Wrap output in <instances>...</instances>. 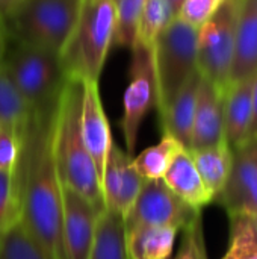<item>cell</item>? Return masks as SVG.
<instances>
[{"label":"cell","mask_w":257,"mask_h":259,"mask_svg":"<svg viewBox=\"0 0 257 259\" xmlns=\"http://www.w3.org/2000/svg\"><path fill=\"white\" fill-rule=\"evenodd\" d=\"M55 108L32 112L14 179L21 223L48 258L68 259L62 229V182L52 140Z\"/></svg>","instance_id":"6da1fadb"},{"label":"cell","mask_w":257,"mask_h":259,"mask_svg":"<svg viewBox=\"0 0 257 259\" xmlns=\"http://www.w3.org/2000/svg\"><path fill=\"white\" fill-rule=\"evenodd\" d=\"M83 82L65 79L53 115V155L61 182L106 208L94 161L86 150L80 131Z\"/></svg>","instance_id":"7a4b0ae2"},{"label":"cell","mask_w":257,"mask_h":259,"mask_svg":"<svg viewBox=\"0 0 257 259\" xmlns=\"http://www.w3.org/2000/svg\"><path fill=\"white\" fill-rule=\"evenodd\" d=\"M114 0H82L71 35L59 55L67 79L100 80L115 38Z\"/></svg>","instance_id":"3957f363"},{"label":"cell","mask_w":257,"mask_h":259,"mask_svg":"<svg viewBox=\"0 0 257 259\" xmlns=\"http://www.w3.org/2000/svg\"><path fill=\"white\" fill-rule=\"evenodd\" d=\"M82 0H17L3 17L11 39L61 55Z\"/></svg>","instance_id":"277c9868"},{"label":"cell","mask_w":257,"mask_h":259,"mask_svg":"<svg viewBox=\"0 0 257 259\" xmlns=\"http://www.w3.org/2000/svg\"><path fill=\"white\" fill-rule=\"evenodd\" d=\"M2 67L32 112L56 105L67 79L59 55L8 36Z\"/></svg>","instance_id":"5b68a950"},{"label":"cell","mask_w":257,"mask_h":259,"mask_svg":"<svg viewBox=\"0 0 257 259\" xmlns=\"http://www.w3.org/2000/svg\"><path fill=\"white\" fill-rule=\"evenodd\" d=\"M198 29L177 17L165 27L153 46V64L158 83L159 114L170 105L182 87L197 73Z\"/></svg>","instance_id":"8992f818"},{"label":"cell","mask_w":257,"mask_h":259,"mask_svg":"<svg viewBox=\"0 0 257 259\" xmlns=\"http://www.w3.org/2000/svg\"><path fill=\"white\" fill-rule=\"evenodd\" d=\"M238 11L239 0H224L197 35V70L221 91L230 83Z\"/></svg>","instance_id":"52a82bcc"},{"label":"cell","mask_w":257,"mask_h":259,"mask_svg":"<svg viewBox=\"0 0 257 259\" xmlns=\"http://www.w3.org/2000/svg\"><path fill=\"white\" fill-rule=\"evenodd\" d=\"M130 52L132 58L127 73V87L123 96L120 127L126 143V153L132 156L145 115L158 106V83L153 52L141 44H135Z\"/></svg>","instance_id":"ba28073f"},{"label":"cell","mask_w":257,"mask_h":259,"mask_svg":"<svg viewBox=\"0 0 257 259\" xmlns=\"http://www.w3.org/2000/svg\"><path fill=\"white\" fill-rule=\"evenodd\" d=\"M200 215L201 211L180 200L162 179L145 181L135 205L124 219L126 234L151 226H168L180 231Z\"/></svg>","instance_id":"9c48e42d"},{"label":"cell","mask_w":257,"mask_h":259,"mask_svg":"<svg viewBox=\"0 0 257 259\" xmlns=\"http://www.w3.org/2000/svg\"><path fill=\"white\" fill-rule=\"evenodd\" d=\"M105 209L62 184V229L68 259L89 258Z\"/></svg>","instance_id":"30bf717a"},{"label":"cell","mask_w":257,"mask_h":259,"mask_svg":"<svg viewBox=\"0 0 257 259\" xmlns=\"http://www.w3.org/2000/svg\"><path fill=\"white\" fill-rule=\"evenodd\" d=\"M215 200L229 215H257V141L233 150L232 173Z\"/></svg>","instance_id":"8fae6325"},{"label":"cell","mask_w":257,"mask_h":259,"mask_svg":"<svg viewBox=\"0 0 257 259\" xmlns=\"http://www.w3.org/2000/svg\"><path fill=\"white\" fill-rule=\"evenodd\" d=\"M132 158L133 156L123 152L114 143L101 178V193L106 209L118 212L123 219L129 215L145 182L135 170Z\"/></svg>","instance_id":"7c38bea8"},{"label":"cell","mask_w":257,"mask_h":259,"mask_svg":"<svg viewBox=\"0 0 257 259\" xmlns=\"http://www.w3.org/2000/svg\"><path fill=\"white\" fill-rule=\"evenodd\" d=\"M80 131L82 138L89 152L98 179L101 185V178L106 167V159L114 146L111 126L103 108V102L100 97L98 82L88 80L83 82L82 91V106H80Z\"/></svg>","instance_id":"4fadbf2b"},{"label":"cell","mask_w":257,"mask_h":259,"mask_svg":"<svg viewBox=\"0 0 257 259\" xmlns=\"http://www.w3.org/2000/svg\"><path fill=\"white\" fill-rule=\"evenodd\" d=\"M221 143H227L224 135V91L201 76L189 150L214 147Z\"/></svg>","instance_id":"5bb4252c"},{"label":"cell","mask_w":257,"mask_h":259,"mask_svg":"<svg viewBox=\"0 0 257 259\" xmlns=\"http://www.w3.org/2000/svg\"><path fill=\"white\" fill-rule=\"evenodd\" d=\"M257 74V0H239L230 83Z\"/></svg>","instance_id":"9a60e30c"},{"label":"cell","mask_w":257,"mask_h":259,"mask_svg":"<svg viewBox=\"0 0 257 259\" xmlns=\"http://www.w3.org/2000/svg\"><path fill=\"white\" fill-rule=\"evenodd\" d=\"M253 79L232 83L224 91V135L233 150L248 143L253 118Z\"/></svg>","instance_id":"2e32d148"},{"label":"cell","mask_w":257,"mask_h":259,"mask_svg":"<svg viewBox=\"0 0 257 259\" xmlns=\"http://www.w3.org/2000/svg\"><path fill=\"white\" fill-rule=\"evenodd\" d=\"M200 82L201 74L197 71L182 87V90L176 94L170 105L161 112L164 134L176 138L186 150H189L191 147V134Z\"/></svg>","instance_id":"e0dca14e"},{"label":"cell","mask_w":257,"mask_h":259,"mask_svg":"<svg viewBox=\"0 0 257 259\" xmlns=\"http://www.w3.org/2000/svg\"><path fill=\"white\" fill-rule=\"evenodd\" d=\"M162 181L180 200L194 209L201 211L203 206L214 200L194 164L191 152L186 149L174 158Z\"/></svg>","instance_id":"ac0fdd59"},{"label":"cell","mask_w":257,"mask_h":259,"mask_svg":"<svg viewBox=\"0 0 257 259\" xmlns=\"http://www.w3.org/2000/svg\"><path fill=\"white\" fill-rule=\"evenodd\" d=\"M189 152L208 191L215 200L232 173L233 149L229 146V143H221L214 147Z\"/></svg>","instance_id":"d6986e66"},{"label":"cell","mask_w":257,"mask_h":259,"mask_svg":"<svg viewBox=\"0 0 257 259\" xmlns=\"http://www.w3.org/2000/svg\"><path fill=\"white\" fill-rule=\"evenodd\" d=\"M88 259H130L124 219L118 212L103 211Z\"/></svg>","instance_id":"ffe728a7"},{"label":"cell","mask_w":257,"mask_h":259,"mask_svg":"<svg viewBox=\"0 0 257 259\" xmlns=\"http://www.w3.org/2000/svg\"><path fill=\"white\" fill-rule=\"evenodd\" d=\"M179 229L168 226L139 228L127 234L130 259H170Z\"/></svg>","instance_id":"44dd1931"},{"label":"cell","mask_w":257,"mask_h":259,"mask_svg":"<svg viewBox=\"0 0 257 259\" xmlns=\"http://www.w3.org/2000/svg\"><path fill=\"white\" fill-rule=\"evenodd\" d=\"M30 117L32 109L0 64V129L12 132L21 140Z\"/></svg>","instance_id":"7402d4cb"},{"label":"cell","mask_w":257,"mask_h":259,"mask_svg":"<svg viewBox=\"0 0 257 259\" xmlns=\"http://www.w3.org/2000/svg\"><path fill=\"white\" fill-rule=\"evenodd\" d=\"M183 149L176 138L164 134L158 144L144 149L138 156L132 158V164L144 181H159L164 179L171 162Z\"/></svg>","instance_id":"603a6c76"},{"label":"cell","mask_w":257,"mask_h":259,"mask_svg":"<svg viewBox=\"0 0 257 259\" xmlns=\"http://www.w3.org/2000/svg\"><path fill=\"white\" fill-rule=\"evenodd\" d=\"M176 14L167 0H145L136 27V42L153 49L159 35L173 21Z\"/></svg>","instance_id":"cb8c5ba5"},{"label":"cell","mask_w":257,"mask_h":259,"mask_svg":"<svg viewBox=\"0 0 257 259\" xmlns=\"http://www.w3.org/2000/svg\"><path fill=\"white\" fill-rule=\"evenodd\" d=\"M0 259H50L21 220H17L0 238Z\"/></svg>","instance_id":"d4e9b609"},{"label":"cell","mask_w":257,"mask_h":259,"mask_svg":"<svg viewBox=\"0 0 257 259\" xmlns=\"http://www.w3.org/2000/svg\"><path fill=\"white\" fill-rule=\"evenodd\" d=\"M229 249L223 259H257V232L250 215L232 214Z\"/></svg>","instance_id":"484cf974"},{"label":"cell","mask_w":257,"mask_h":259,"mask_svg":"<svg viewBox=\"0 0 257 259\" xmlns=\"http://www.w3.org/2000/svg\"><path fill=\"white\" fill-rule=\"evenodd\" d=\"M145 0H114L115 8V38L114 46L132 49L136 42V27Z\"/></svg>","instance_id":"4316f807"},{"label":"cell","mask_w":257,"mask_h":259,"mask_svg":"<svg viewBox=\"0 0 257 259\" xmlns=\"http://www.w3.org/2000/svg\"><path fill=\"white\" fill-rule=\"evenodd\" d=\"M20 220V203L14 173L0 171V238Z\"/></svg>","instance_id":"83f0119b"},{"label":"cell","mask_w":257,"mask_h":259,"mask_svg":"<svg viewBox=\"0 0 257 259\" xmlns=\"http://www.w3.org/2000/svg\"><path fill=\"white\" fill-rule=\"evenodd\" d=\"M224 3V0H183L177 11V18L200 29Z\"/></svg>","instance_id":"f1b7e54d"},{"label":"cell","mask_w":257,"mask_h":259,"mask_svg":"<svg viewBox=\"0 0 257 259\" xmlns=\"http://www.w3.org/2000/svg\"><path fill=\"white\" fill-rule=\"evenodd\" d=\"M183 232H185L183 241L174 259H200L201 250L206 246L204 237H203L201 215L197 220H194L188 228H185Z\"/></svg>","instance_id":"f546056e"},{"label":"cell","mask_w":257,"mask_h":259,"mask_svg":"<svg viewBox=\"0 0 257 259\" xmlns=\"http://www.w3.org/2000/svg\"><path fill=\"white\" fill-rule=\"evenodd\" d=\"M21 140L5 129H0V171L14 173L20 159Z\"/></svg>","instance_id":"4dcf8cb0"},{"label":"cell","mask_w":257,"mask_h":259,"mask_svg":"<svg viewBox=\"0 0 257 259\" xmlns=\"http://www.w3.org/2000/svg\"><path fill=\"white\" fill-rule=\"evenodd\" d=\"M251 102H253V118H251L250 134H248V143L257 141V74L253 79V99H251Z\"/></svg>","instance_id":"1f68e13d"},{"label":"cell","mask_w":257,"mask_h":259,"mask_svg":"<svg viewBox=\"0 0 257 259\" xmlns=\"http://www.w3.org/2000/svg\"><path fill=\"white\" fill-rule=\"evenodd\" d=\"M6 44H8V30H6L3 17L0 15V64H2V59H3V55L6 50Z\"/></svg>","instance_id":"d6a6232c"},{"label":"cell","mask_w":257,"mask_h":259,"mask_svg":"<svg viewBox=\"0 0 257 259\" xmlns=\"http://www.w3.org/2000/svg\"><path fill=\"white\" fill-rule=\"evenodd\" d=\"M168 2V5L171 6V9H173V12L177 15V11H179V8H180V5L183 3V0H167Z\"/></svg>","instance_id":"836d02e7"},{"label":"cell","mask_w":257,"mask_h":259,"mask_svg":"<svg viewBox=\"0 0 257 259\" xmlns=\"http://www.w3.org/2000/svg\"><path fill=\"white\" fill-rule=\"evenodd\" d=\"M253 220H254V228H256V232H257V215L253 217Z\"/></svg>","instance_id":"e575fe53"}]
</instances>
